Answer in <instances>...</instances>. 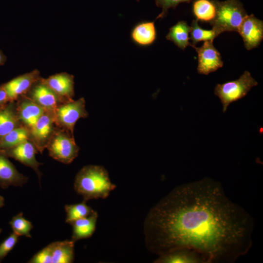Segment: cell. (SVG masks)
Instances as JSON below:
<instances>
[{
	"label": "cell",
	"instance_id": "cell-6",
	"mask_svg": "<svg viewBox=\"0 0 263 263\" xmlns=\"http://www.w3.org/2000/svg\"><path fill=\"white\" fill-rule=\"evenodd\" d=\"M54 113L56 126L72 134H74L75 126L78 120L88 115L83 97L61 104Z\"/></svg>",
	"mask_w": 263,
	"mask_h": 263
},
{
	"label": "cell",
	"instance_id": "cell-12",
	"mask_svg": "<svg viewBox=\"0 0 263 263\" xmlns=\"http://www.w3.org/2000/svg\"><path fill=\"white\" fill-rule=\"evenodd\" d=\"M26 95L45 111H54L61 104L65 103L41 81V78L34 84Z\"/></svg>",
	"mask_w": 263,
	"mask_h": 263
},
{
	"label": "cell",
	"instance_id": "cell-21",
	"mask_svg": "<svg viewBox=\"0 0 263 263\" xmlns=\"http://www.w3.org/2000/svg\"><path fill=\"white\" fill-rule=\"evenodd\" d=\"M190 31V26L185 21H180L169 28L166 38L181 49L184 50L188 45L191 46L189 41Z\"/></svg>",
	"mask_w": 263,
	"mask_h": 263
},
{
	"label": "cell",
	"instance_id": "cell-26",
	"mask_svg": "<svg viewBox=\"0 0 263 263\" xmlns=\"http://www.w3.org/2000/svg\"><path fill=\"white\" fill-rule=\"evenodd\" d=\"M9 224L13 232L19 237L24 236L28 238L32 237L30 231L33 225L31 222L23 217L22 212L14 216L9 222Z\"/></svg>",
	"mask_w": 263,
	"mask_h": 263
},
{
	"label": "cell",
	"instance_id": "cell-10",
	"mask_svg": "<svg viewBox=\"0 0 263 263\" xmlns=\"http://www.w3.org/2000/svg\"><path fill=\"white\" fill-rule=\"evenodd\" d=\"M0 150L8 158H13L32 168L37 173L39 180L40 179L41 173L39 169V167L42 164L37 160L36 154L38 151L29 140L13 148Z\"/></svg>",
	"mask_w": 263,
	"mask_h": 263
},
{
	"label": "cell",
	"instance_id": "cell-30",
	"mask_svg": "<svg viewBox=\"0 0 263 263\" xmlns=\"http://www.w3.org/2000/svg\"><path fill=\"white\" fill-rule=\"evenodd\" d=\"M9 102L7 94L2 85L0 86V107Z\"/></svg>",
	"mask_w": 263,
	"mask_h": 263
},
{
	"label": "cell",
	"instance_id": "cell-20",
	"mask_svg": "<svg viewBox=\"0 0 263 263\" xmlns=\"http://www.w3.org/2000/svg\"><path fill=\"white\" fill-rule=\"evenodd\" d=\"M52 263H71L74 260L75 242L71 240L57 241L50 244Z\"/></svg>",
	"mask_w": 263,
	"mask_h": 263
},
{
	"label": "cell",
	"instance_id": "cell-32",
	"mask_svg": "<svg viewBox=\"0 0 263 263\" xmlns=\"http://www.w3.org/2000/svg\"><path fill=\"white\" fill-rule=\"evenodd\" d=\"M4 198L2 196L0 195V207H1L4 206Z\"/></svg>",
	"mask_w": 263,
	"mask_h": 263
},
{
	"label": "cell",
	"instance_id": "cell-14",
	"mask_svg": "<svg viewBox=\"0 0 263 263\" xmlns=\"http://www.w3.org/2000/svg\"><path fill=\"white\" fill-rule=\"evenodd\" d=\"M16 110L22 125L30 130L45 110L30 97L24 95L16 101Z\"/></svg>",
	"mask_w": 263,
	"mask_h": 263
},
{
	"label": "cell",
	"instance_id": "cell-31",
	"mask_svg": "<svg viewBox=\"0 0 263 263\" xmlns=\"http://www.w3.org/2000/svg\"><path fill=\"white\" fill-rule=\"evenodd\" d=\"M6 61V56L3 53L2 51L0 50V66L4 64Z\"/></svg>",
	"mask_w": 263,
	"mask_h": 263
},
{
	"label": "cell",
	"instance_id": "cell-25",
	"mask_svg": "<svg viewBox=\"0 0 263 263\" xmlns=\"http://www.w3.org/2000/svg\"><path fill=\"white\" fill-rule=\"evenodd\" d=\"M197 19L193 20L190 26L189 39L191 40V45L195 46L201 41H213L218 35L213 30H207L202 29L198 24Z\"/></svg>",
	"mask_w": 263,
	"mask_h": 263
},
{
	"label": "cell",
	"instance_id": "cell-24",
	"mask_svg": "<svg viewBox=\"0 0 263 263\" xmlns=\"http://www.w3.org/2000/svg\"><path fill=\"white\" fill-rule=\"evenodd\" d=\"M64 208L66 212V223L69 224L77 219L89 216L94 211L84 200L80 203L66 205Z\"/></svg>",
	"mask_w": 263,
	"mask_h": 263
},
{
	"label": "cell",
	"instance_id": "cell-28",
	"mask_svg": "<svg viewBox=\"0 0 263 263\" xmlns=\"http://www.w3.org/2000/svg\"><path fill=\"white\" fill-rule=\"evenodd\" d=\"M191 0H155L156 5L162 8V12L157 17L156 19L164 18L168 13L170 8L175 9L180 3L183 2L189 3Z\"/></svg>",
	"mask_w": 263,
	"mask_h": 263
},
{
	"label": "cell",
	"instance_id": "cell-2",
	"mask_svg": "<svg viewBox=\"0 0 263 263\" xmlns=\"http://www.w3.org/2000/svg\"><path fill=\"white\" fill-rule=\"evenodd\" d=\"M115 188L107 170L97 165L83 167L76 174L74 182L75 191L86 202L94 199H105Z\"/></svg>",
	"mask_w": 263,
	"mask_h": 263
},
{
	"label": "cell",
	"instance_id": "cell-4",
	"mask_svg": "<svg viewBox=\"0 0 263 263\" xmlns=\"http://www.w3.org/2000/svg\"><path fill=\"white\" fill-rule=\"evenodd\" d=\"M258 84V82L247 71L238 79L217 84L214 88V94L221 102L223 112L225 113L231 103L244 97L252 87Z\"/></svg>",
	"mask_w": 263,
	"mask_h": 263
},
{
	"label": "cell",
	"instance_id": "cell-11",
	"mask_svg": "<svg viewBox=\"0 0 263 263\" xmlns=\"http://www.w3.org/2000/svg\"><path fill=\"white\" fill-rule=\"evenodd\" d=\"M238 32L242 37L247 50L256 48L263 39V22L252 14L247 15L243 20Z\"/></svg>",
	"mask_w": 263,
	"mask_h": 263
},
{
	"label": "cell",
	"instance_id": "cell-7",
	"mask_svg": "<svg viewBox=\"0 0 263 263\" xmlns=\"http://www.w3.org/2000/svg\"><path fill=\"white\" fill-rule=\"evenodd\" d=\"M56 125L54 111H45L35 125L29 130V140L42 153L54 134Z\"/></svg>",
	"mask_w": 263,
	"mask_h": 263
},
{
	"label": "cell",
	"instance_id": "cell-15",
	"mask_svg": "<svg viewBox=\"0 0 263 263\" xmlns=\"http://www.w3.org/2000/svg\"><path fill=\"white\" fill-rule=\"evenodd\" d=\"M28 180L0 150V187L5 189L10 186L22 187Z\"/></svg>",
	"mask_w": 263,
	"mask_h": 263
},
{
	"label": "cell",
	"instance_id": "cell-16",
	"mask_svg": "<svg viewBox=\"0 0 263 263\" xmlns=\"http://www.w3.org/2000/svg\"><path fill=\"white\" fill-rule=\"evenodd\" d=\"M155 263H207L198 251L187 247L176 248L158 255Z\"/></svg>",
	"mask_w": 263,
	"mask_h": 263
},
{
	"label": "cell",
	"instance_id": "cell-27",
	"mask_svg": "<svg viewBox=\"0 0 263 263\" xmlns=\"http://www.w3.org/2000/svg\"><path fill=\"white\" fill-rule=\"evenodd\" d=\"M19 237L18 235L13 232L0 244V262L15 247L18 242Z\"/></svg>",
	"mask_w": 263,
	"mask_h": 263
},
{
	"label": "cell",
	"instance_id": "cell-18",
	"mask_svg": "<svg viewBox=\"0 0 263 263\" xmlns=\"http://www.w3.org/2000/svg\"><path fill=\"white\" fill-rule=\"evenodd\" d=\"M98 218L96 211L88 217L77 219L70 225L72 226L71 240L75 243L78 240L91 237L94 232Z\"/></svg>",
	"mask_w": 263,
	"mask_h": 263
},
{
	"label": "cell",
	"instance_id": "cell-5",
	"mask_svg": "<svg viewBox=\"0 0 263 263\" xmlns=\"http://www.w3.org/2000/svg\"><path fill=\"white\" fill-rule=\"evenodd\" d=\"M46 149L52 158L65 164L71 163L77 156L79 150L74 134L57 127Z\"/></svg>",
	"mask_w": 263,
	"mask_h": 263
},
{
	"label": "cell",
	"instance_id": "cell-29",
	"mask_svg": "<svg viewBox=\"0 0 263 263\" xmlns=\"http://www.w3.org/2000/svg\"><path fill=\"white\" fill-rule=\"evenodd\" d=\"M28 263H52V251L50 244L47 245L35 254Z\"/></svg>",
	"mask_w": 263,
	"mask_h": 263
},
{
	"label": "cell",
	"instance_id": "cell-8",
	"mask_svg": "<svg viewBox=\"0 0 263 263\" xmlns=\"http://www.w3.org/2000/svg\"><path fill=\"white\" fill-rule=\"evenodd\" d=\"M198 54L197 71L200 74L207 75L223 66V62L219 51L213 44V41H205L203 45L197 47L191 45Z\"/></svg>",
	"mask_w": 263,
	"mask_h": 263
},
{
	"label": "cell",
	"instance_id": "cell-19",
	"mask_svg": "<svg viewBox=\"0 0 263 263\" xmlns=\"http://www.w3.org/2000/svg\"><path fill=\"white\" fill-rule=\"evenodd\" d=\"M131 37L132 41L139 46L150 45L156 38L154 21L138 23L132 28Z\"/></svg>",
	"mask_w": 263,
	"mask_h": 263
},
{
	"label": "cell",
	"instance_id": "cell-3",
	"mask_svg": "<svg viewBox=\"0 0 263 263\" xmlns=\"http://www.w3.org/2000/svg\"><path fill=\"white\" fill-rule=\"evenodd\" d=\"M216 15L209 23L218 36L225 32H237L247 14L239 0H213Z\"/></svg>",
	"mask_w": 263,
	"mask_h": 263
},
{
	"label": "cell",
	"instance_id": "cell-22",
	"mask_svg": "<svg viewBox=\"0 0 263 263\" xmlns=\"http://www.w3.org/2000/svg\"><path fill=\"white\" fill-rule=\"evenodd\" d=\"M29 130L23 125L15 128L0 139V150L15 147L29 140Z\"/></svg>",
	"mask_w": 263,
	"mask_h": 263
},
{
	"label": "cell",
	"instance_id": "cell-1",
	"mask_svg": "<svg viewBox=\"0 0 263 263\" xmlns=\"http://www.w3.org/2000/svg\"><path fill=\"white\" fill-rule=\"evenodd\" d=\"M254 227L253 218L227 197L222 185L205 178L176 187L159 200L143 229L153 254L187 247L207 263H233L251 248Z\"/></svg>",
	"mask_w": 263,
	"mask_h": 263
},
{
	"label": "cell",
	"instance_id": "cell-17",
	"mask_svg": "<svg viewBox=\"0 0 263 263\" xmlns=\"http://www.w3.org/2000/svg\"><path fill=\"white\" fill-rule=\"evenodd\" d=\"M21 125L17 113L16 101L8 102L0 107V139Z\"/></svg>",
	"mask_w": 263,
	"mask_h": 263
},
{
	"label": "cell",
	"instance_id": "cell-23",
	"mask_svg": "<svg viewBox=\"0 0 263 263\" xmlns=\"http://www.w3.org/2000/svg\"><path fill=\"white\" fill-rule=\"evenodd\" d=\"M193 12L197 20L210 22L216 15L214 1L196 0L193 3Z\"/></svg>",
	"mask_w": 263,
	"mask_h": 263
},
{
	"label": "cell",
	"instance_id": "cell-33",
	"mask_svg": "<svg viewBox=\"0 0 263 263\" xmlns=\"http://www.w3.org/2000/svg\"><path fill=\"white\" fill-rule=\"evenodd\" d=\"M1 231H2V229L0 228V234L1 233Z\"/></svg>",
	"mask_w": 263,
	"mask_h": 263
},
{
	"label": "cell",
	"instance_id": "cell-13",
	"mask_svg": "<svg viewBox=\"0 0 263 263\" xmlns=\"http://www.w3.org/2000/svg\"><path fill=\"white\" fill-rule=\"evenodd\" d=\"M41 81L66 102L73 100L75 95L74 76L66 72H61L41 77Z\"/></svg>",
	"mask_w": 263,
	"mask_h": 263
},
{
	"label": "cell",
	"instance_id": "cell-9",
	"mask_svg": "<svg viewBox=\"0 0 263 263\" xmlns=\"http://www.w3.org/2000/svg\"><path fill=\"white\" fill-rule=\"evenodd\" d=\"M41 78L38 70L19 75L2 84L9 101H16L21 96L26 95L35 83Z\"/></svg>",
	"mask_w": 263,
	"mask_h": 263
}]
</instances>
